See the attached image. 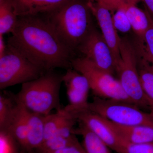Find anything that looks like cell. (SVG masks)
<instances>
[{"label": "cell", "instance_id": "1", "mask_svg": "<svg viewBox=\"0 0 153 153\" xmlns=\"http://www.w3.org/2000/svg\"><path fill=\"white\" fill-rule=\"evenodd\" d=\"M8 44L44 71L71 68V52L59 38L44 15L18 17Z\"/></svg>", "mask_w": 153, "mask_h": 153}, {"label": "cell", "instance_id": "2", "mask_svg": "<svg viewBox=\"0 0 153 153\" xmlns=\"http://www.w3.org/2000/svg\"><path fill=\"white\" fill-rule=\"evenodd\" d=\"M87 0H68L49 13L43 14L63 44L73 52L94 29Z\"/></svg>", "mask_w": 153, "mask_h": 153}, {"label": "cell", "instance_id": "3", "mask_svg": "<svg viewBox=\"0 0 153 153\" xmlns=\"http://www.w3.org/2000/svg\"><path fill=\"white\" fill-rule=\"evenodd\" d=\"M63 75L47 71L37 79L22 84L14 94L18 104L31 112L45 116L61 109L60 93Z\"/></svg>", "mask_w": 153, "mask_h": 153}, {"label": "cell", "instance_id": "4", "mask_svg": "<svg viewBox=\"0 0 153 153\" xmlns=\"http://www.w3.org/2000/svg\"><path fill=\"white\" fill-rule=\"evenodd\" d=\"M87 110L119 125L153 127V115L131 103L95 96L88 103Z\"/></svg>", "mask_w": 153, "mask_h": 153}, {"label": "cell", "instance_id": "5", "mask_svg": "<svg viewBox=\"0 0 153 153\" xmlns=\"http://www.w3.org/2000/svg\"><path fill=\"white\" fill-rule=\"evenodd\" d=\"M120 50L121 58L115 71L122 87L135 105L143 110L150 111L149 102L140 81L135 51L128 41L121 38Z\"/></svg>", "mask_w": 153, "mask_h": 153}, {"label": "cell", "instance_id": "6", "mask_svg": "<svg viewBox=\"0 0 153 153\" xmlns=\"http://www.w3.org/2000/svg\"><path fill=\"white\" fill-rule=\"evenodd\" d=\"M71 65L86 77L95 96L134 105L126 94L119 80L112 74L98 68L83 57L72 59Z\"/></svg>", "mask_w": 153, "mask_h": 153}, {"label": "cell", "instance_id": "7", "mask_svg": "<svg viewBox=\"0 0 153 153\" xmlns=\"http://www.w3.org/2000/svg\"><path fill=\"white\" fill-rule=\"evenodd\" d=\"M46 72L10 44L0 57V89L23 84Z\"/></svg>", "mask_w": 153, "mask_h": 153}, {"label": "cell", "instance_id": "8", "mask_svg": "<svg viewBox=\"0 0 153 153\" xmlns=\"http://www.w3.org/2000/svg\"><path fill=\"white\" fill-rule=\"evenodd\" d=\"M77 49L98 68L112 74L115 71L114 60L102 34L95 28L88 34Z\"/></svg>", "mask_w": 153, "mask_h": 153}, {"label": "cell", "instance_id": "9", "mask_svg": "<svg viewBox=\"0 0 153 153\" xmlns=\"http://www.w3.org/2000/svg\"><path fill=\"white\" fill-rule=\"evenodd\" d=\"M66 85L69 103L64 108L66 111L74 114L87 110L88 101L90 86L84 75L72 68L67 69L63 76Z\"/></svg>", "mask_w": 153, "mask_h": 153}, {"label": "cell", "instance_id": "10", "mask_svg": "<svg viewBox=\"0 0 153 153\" xmlns=\"http://www.w3.org/2000/svg\"><path fill=\"white\" fill-rule=\"evenodd\" d=\"M77 121L96 135L109 149L117 153H123L122 140L104 118L88 110L74 114Z\"/></svg>", "mask_w": 153, "mask_h": 153}, {"label": "cell", "instance_id": "11", "mask_svg": "<svg viewBox=\"0 0 153 153\" xmlns=\"http://www.w3.org/2000/svg\"><path fill=\"white\" fill-rule=\"evenodd\" d=\"M89 5L92 14L98 22L102 35L111 51L116 69L121 58L120 50V38L114 25L110 10L98 3L94 4L89 1Z\"/></svg>", "mask_w": 153, "mask_h": 153}, {"label": "cell", "instance_id": "12", "mask_svg": "<svg viewBox=\"0 0 153 153\" xmlns=\"http://www.w3.org/2000/svg\"><path fill=\"white\" fill-rule=\"evenodd\" d=\"M68 0H11L15 14L19 16L49 13Z\"/></svg>", "mask_w": 153, "mask_h": 153}, {"label": "cell", "instance_id": "13", "mask_svg": "<svg viewBox=\"0 0 153 153\" xmlns=\"http://www.w3.org/2000/svg\"><path fill=\"white\" fill-rule=\"evenodd\" d=\"M28 111L17 103L10 119L5 127L0 130L8 132L25 150L28 133Z\"/></svg>", "mask_w": 153, "mask_h": 153}, {"label": "cell", "instance_id": "14", "mask_svg": "<svg viewBox=\"0 0 153 153\" xmlns=\"http://www.w3.org/2000/svg\"><path fill=\"white\" fill-rule=\"evenodd\" d=\"M107 120L111 126L120 137L131 143L153 142V127L146 126H125Z\"/></svg>", "mask_w": 153, "mask_h": 153}, {"label": "cell", "instance_id": "15", "mask_svg": "<svg viewBox=\"0 0 153 153\" xmlns=\"http://www.w3.org/2000/svg\"><path fill=\"white\" fill-rule=\"evenodd\" d=\"M44 116L28 111L27 137L25 149L27 152L37 150L44 142Z\"/></svg>", "mask_w": 153, "mask_h": 153}, {"label": "cell", "instance_id": "16", "mask_svg": "<svg viewBox=\"0 0 153 153\" xmlns=\"http://www.w3.org/2000/svg\"><path fill=\"white\" fill-rule=\"evenodd\" d=\"M126 10L132 29L143 41L149 25V20L146 10L143 11L137 7L135 4L129 2L126 4Z\"/></svg>", "mask_w": 153, "mask_h": 153}, {"label": "cell", "instance_id": "17", "mask_svg": "<svg viewBox=\"0 0 153 153\" xmlns=\"http://www.w3.org/2000/svg\"><path fill=\"white\" fill-rule=\"evenodd\" d=\"M74 134L82 136V146L86 153H111L107 145L82 124L74 129Z\"/></svg>", "mask_w": 153, "mask_h": 153}, {"label": "cell", "instance_id": "18", "mask_svg": "<svg viewBox=\"0 0 153 153\" xmlns=\"http://www.w3.org/2000/svg\"><path fill=\"white\" fill-rule=\"evenodd\" d=\"M18 20L11 0H4L0 2V35L12 33L16 26Z\"/></svg>", "mask_w": 153, "mask_h": 153}, {"label": "cell", "instance_id": "19", "mask_svg": "<svg viewBox=\"0 0 153 153\" xmlns=\"http://www.w3.org/2000/svg\"><path fill=\"white\" fill-rule=\"evenodd\" d=\"M138 68L140 81L150 104V112L153 115V70L149 62L144 60Z\"/></svg>", "mask_w": 153, "mask_h": 153}, {"label": "cell", "instance_id": "20", "mask_svg": "<svg viewBox=\"0 0 153 153\" xmlns=\"http://www.w3.org/2000/svg\"><path fill=\"white\" fill-rule=\"evenodd\" d=\"M56 111L55 113L44 116V141L55 136L68 114V112L64 108Z\"/></svg>", "mask_w": 153, "mask_h": 153}, {"label": "cell", "instance_id": "21", "mask_svg": "<svg viewBox=\"0 0 153 153\" xmlns=\"http://www.w3.org/2000/svg\"><path fill=\"white\" fill-rule=\"evenodd\" d=\"M17 102L14 94L1 93L0 95V130L3 129L10 119Z\"/></svg>", "mask_w": 153, "mask_h": 153}, {"label": "cell", "instance_id": "22", "mask_svg": "<svg viewBox=\"0 0 153 153\" xmlns=\"http://www.w3.org/2000/svg\"><path fill=\"white\" fill-rule=\"evenodd\" d=\"M78 142L79 141L76 137L72 139H66L59 136H55L44 141L42 146L35 151L38 153H50Z\"/></svg>", "mask_w": 153, "mask_h": 153}, {"label": "cell", "instance_id": "23", "mask_svg": "<svg viewBox=\"0 0 153 153\" xmlns=\"http://www.w3.org/2000/svg\"><path fill=\"white\" fill-rule=\"evenodd\" d=\"M126 4L118 8L112 16L113 22L115 28L117 31L123 33H128L132 29L126 13Z\"/></svg>", "mask_w": 153, "mask_h": 153}, {"label": "cell", "instance_id": "24", "mask_svg": "<svg viewBox=\"0 0 153 153\" xmlns=\"http://www.w3.org/2000/svg\"><path fill=\"white\" fill-rule=\"evenodd\" d=\"M149 20V25L146 31L143 41L145 44V60L148 62H153V18L147 10H146Z\"/></svg>", "mask_w": 153, "mask_h": 153}, {"label": "cell", "instance_id": "25", "mask_svg": "<svg viewBox=\"0 0 153 153\" xmlns=\"http://www.w3.org/2000/svg\"><path fill=\"white\" fill-rule=\"evenodd\" d=\"M15 139L5 130H0V153H19Z\"/></svg>", "mask_w": 153, "mask_h": 153}, {"label": "cell", "instance_id": "26", "mask_svg": "<svg viewBox=\"0 0 153 153\" xmlns=\"http://www.w3.org/2000/svg\"><path fill=\"white\" fill-rule=\"evenodd\" d=\"M123 153H153V142L131 143L122 139Z\"/></svg>", "mask_w": 153, "mask_h": 153}, {"label": "cell", "instance_id": "27", "mask_svg": "<svg viewBox=\"0 0 153 153\" xmlns=\"http://www.w3.org/2000/svg\"><path fill=\"white\" fill-rule=\"evenodd\" d=\"M97 3L111 10L119 8L128 2V0H97Z\"/></svg>", "mask_w": 153, "mask_h": 153}, {"label": "cell", "instance_id": "28", "mask_svg": "<svg viewBox=\"0 0 153 153\" xmlns=\"http://www.w3.org/2000/svg\"><path fill=\"white\" fill-rule=\"evenodd\" d=\"M83 147L79 142L50 153H83Z\"/></svg>", "mask_w": 153, "mask_h": 153}, {"label": "cell", "instance_id": "29", "mask_svg": "<svg viewBox=\"0 0 153 153\" xmlns=\"http://www.w3.org/2000/svg\"><path fill=\"white\" fill-rule=\"evenodd\" d=\"M138 1H142L146 6L147 10L153 15V0H129L130 2L135 4Z\"/></svg>", "mask_w": 153, "mask_h": 153}, {"label": "cell", "instance_id": "30", "mask_svg": "<svg viewBox=\"0 0 153 153\" xmlns=\"http://www.w3.org/2000/svg\"><path fill=\"white\" fill-rule=\"evenodd\" d=\"M7 47L3 38V35H0V57H1L4 53Z\"/></svg>", "mask_w": 153, "mask_h": 153}, {"label": "cell", "instance_id": "31", "mask_svg": "<svg viewBox=\"0 0 153 153\" xmlns=\"http://www.w3.org/2000/svg\"><path fill=\"white\" fill-rule=\"evenodd\" d=\"M28 153H38L35 151H31L30 152H28Z\"/></svg>", "mask_w": 153, "mask_h": 153}, {"label": "cell", "instance_id": "32", "mask_svg": "<svg viewBox=\"0 0 153 153\" xmlns=\"http://www.w3.org/2000/svg\"><path fill=\"white\" fill-rule=\"evenodd\" d=\"M152 67L153 70V62L152 63Z\"/></svg>", "mask_w": 153, "mask_h": 153}, {"label": "cell", "instance_id": "33", "mask_svg": "<svg viewBox=\"0 0 153 153\" xmlns=\"http://www.w3.org/2000/svg\"><path fill=\"white\" fill-rule=\"evenodd\" d=\"M83 153H86V152H85V150H84H84H83Z\"/></svg>", "mask_w": 153, "mask_h": 153}, {"label": "cell", "instance_id": "34", "mask_svg": "<svg viewBox=\"0 0 153 153\" xmlns=\"http://www.w3.org/2000/svg\"></svg>", "mask_w": 153, "mask_h": 153}]
</instances>
